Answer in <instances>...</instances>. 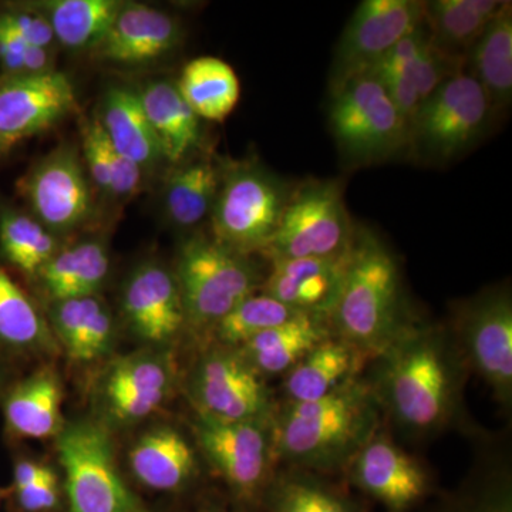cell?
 <instances>
[{"label":"cell","instance_id":"6da1fadb","mask_svg":"<svg viewBox=\"0 0 512 512\" xmlns=\"http://www.w3.org/2000/svg\"><path fill=\"white\" fill-rule=\"evenodd\" d=\"M404 296L399 264L375 232L357 225L348 272L332 316L353 348L393 343L402 330Z\"/></svg>","mask_w":512,"mask_h":512},{"label":"cell","instance_id":"7a4b0ae2","mask_svg":"<svg viewBox=\"0 0 512 512\" xmlns=\"http://www.w3.org/2000/svg\"><path fill=\"white\" fill-rule=\"evenodd\" d=\"M329 127L348 167L387 163L409 150V123L372 72L330 90Z\"/></svg>","mask_w":512,"mask_h":512},{"label":"cell","instance_id":"3957f363","mask_svg":"<svg viewBox=\"0 0 512 512\" xmlns=\"http://www.w3.org/2000/svg\"><path fill=\"white\" fill-rule=\"evenodd\" d=\"M494 120L483 87L461 70L421 101L409 124L407 156L424 165L450 164L473 150Z\"/></svg>","mask_w":512,"mask_h":512},{"label":"cell","instance_id":"277c9868","mask_svg":"<svg viewBox=\"0 0 512 512\" xmlns=\"http://www.w3.org/2000/svg\"><path fill=\"white\" fill-rule=\"evenodd\" d=\"M293 185L256 161L222 165L220 190L210 215L212 238L239 254L264 252Z\"/></svg>","mask_w":512,"mask_h":512},{"label":"cell","instance_id":"5b68a950","mask_svg":"<svg viewBox=\"0 0 512 512\" xmlns=\"http://www.w3.org/2000/svg\"><path fill=\"white\" fill-rule=\"evenodd\" d=\"M247 256L214 238L192 237L181 245L174 275L187 323L212 328L254 295L261 278Z\"/></svg>","mask_w":512,"mask_h":512},{"label":"cell","instance_id":"8992f818","mask_svg":"<svg viewBox=\"0 0 512 512\" xmlns=\"http://www.w3.org/2000/svg\"><path fill=\"white\" fill-rule=\"evenodd\" d=\"M357 224L345 202L342 180L293 185L279 227L264 254L271 259L326 258L352 248Z\"/></svg>","mask_w":512,"mask_h":512},{"label":"cell","instance_id":"52a82bcc","mask_svg":"<svg viewBox=\"0 0 512 512\" xmlns=\"http://www.w3.org/2000/svg\"><path fill=\"white\" fill-rule=\"evenodd\" d=\"M56 439L66 512H148L121 477L104 424L73 421L64 424Z\"/></svg>","mask_w":512,"mask_h":512},{"label":"cell","instance_id":"ba28073f","mask_svg":"<svg viewBox=\"0 0 512 512\" xmlns=\"http://www.w3.org/2000/svg\"><path fill=\"white\" fill-rule=\"evenodd\" d=\"M370 421L369 396L346 384L323 399L292 403L276 430V444L286 457L318 463L352 447Z\"/></svg>","mask_w":512,"mask_h":512},{"label":"cell","instance_id":"9c48e42d","mask_svg":"<svg viewBox=\"0 0 512 512\" xmlns=\"http://www.w3.org/2000/svg\"><path fill=\"white\" fill-rule=\"evenodd\" d=\"M387 376V394L397 416L416 429L439 423L450 402L446 357L433 336L400 340Z\"/></svg>","mask_w":512,"mask_h":512},{"label":"cell","instance_id":"30bf717a","mask_svg":"<svg viewBox=\"0 0 512 512\" xmlns=\"http://www.w3.org/2000/svg\"><path fill=\"white\" fill-rule=\"evenodd\" d=\"M424 25L420 0H363L336 46L330 90L355 74L369 72L403 37Z\"/></svg>","mask_w":512,"mask_h":512},{"label":"cell","instance_id":"8fae6325","mask_svg":"<svg viewBox=\"0 0 512 512\" xmlns=\"http://www.w3.org/2000/svg\"><path fill=\"white\" fill-rule=\"evenodd\" d=\"M72 80L57 70L0 79V156L76 109Z\"/></svg>","mask_w":512,"mask_h":512},{"label":"cell","instance_id":"7c38bea8","mask_svg":"<svg viewBox=\"0 0 512 512\" xmlns=\"http://www.w3.org/2000/svg\"><path fill=\"white\" fill-rule=\"evenodd\" d=\"M190 393L198 414L221 421H262L268 392L259 373L241 353L214 352L192 373Z\"/></svg>","mask_w":512,"mask_h":512},{"label":"cell","instance_id":"4fadbf2b","mask_svg":"<svg viewBox=\"0 0 512 512\" xmlns=\"http://www.w3.org/2000/svg\"><path fill=\"white\" fill-rule=\"evenodd\" d=\"M89 174L76 148L59 147L26 175L22 190L43 227L67 231L92 214Z\"/></svg>","mask_w":512,"mask_h":512},{"label":"cell","instance_id":"5bb4252c","mask_svg":"<svg viewBox=\"0 0 512 512\" xmlns=\"http://www.w3.org/2000/svg\"><path fill=\"white\" fill-rule=\"evenodd\" d=\"M174 367L163 352H137L111 363L100 382L101 412L113 424L147 419L170 396Z\"/></svg>","mask_w":512,"mask_h":512},{"label":"cell","instance_id":"9a60e30c","mask_svg":"<svg viewBox=\"0 0 512 512\" xmlns=\"http://www.w3.org/2000/svg\"><path fill=\"white\" fill-rule=\"evenodd\" d=\"M195 434L205 456L242 501L255 500L268 470L262 421H221L198 414Z\"/></svg>","mask_w":512,"mask_h":512},{"label":"cell","instance_id":"2e32d148","mask_svg":"<svg viewBox=\"0 0 512 512\" xmlns=\"http://www.w3.org/2000/svg\"><path fill=\"white\" fill-rule=\"evenodd\" d=\"M121 308L134 335L150 345H167L187 325L174 272L157 262L131 272L121 293Z\"/></svg>","mask_w":512,"mask_h":512},{"label":"cell","instance_id":"e0dca14e","mask_svg":"<svg viewBox=\"0 0 512 512\" xmlns=\"http://www.w3.org/2000/svg\"><path fill=\"white\" fill-rule=\"evenodd\" d=\"M350 249L326 258L271 259L266 295L298 312L330 315L348 272Z\"/></svg>","mask_w":512,"mask_h":512},{"label":"cell","instance_id":"ac0fdd59","mask_svg":"<svg viewBox=\"0 0 512 512\" xmlns=\"http://www.w3.org/2000/svg\"><path fill=\"white\" fill-rule=\"evenodd\" d=\"M181 39L183 28L174 16L143 3H123L93 50L107 62L137 66L167 56Z\"/></svg>","mask_w":512,"mask_h":512},{"label":"cell","instance_id":"d6986e66","mask_svg":"<svg viewBox=\"0 0 512 512\" xmlns=\"http://www.w3.org/2000/svg\"><path fill=\"white\" fill-rule=\"evenodd\" d=\"M464 342L471 362L501 396L512 386V305L507 292L490 293L468 309Z\"/></svg>","mask_w":512,"mask_h":512},{"label":"cell","instance_id":"ffe728a7","mask_svg":"<svg viewBox=\"0 0 512 512\" xmlns=\"http://www.w3.org/2000/svg\"><path fill=\"white\" fill-rule=\"evenodd\" d=\"M353 476L357 487L390 512H406L427 491V477L412 457L386 439L367 443L357 457Z\"/></svg>","mask_w":512,"mask_h":512},{"label":"cell","instance_id":"44dd1931","mask_svg":"<svg viewBox=\"0 0 512 512\" xmlns=\"http://www.w3.org/2000/svg\"><path fill=\"white\" fill-rule=\"evenodd\" d=\"M62 403V380L55 369L43 367L10 390L5 400L6 426L23 439L57 437L64 427Z\"/></svg>","mask_w":512,"mask_h":512},{"label":"cell","instance_id":"7402d4cb","mask_svg":"<svg viewBox=\"0 0 512 512\" xmlns=\"http://www.w3.org/2000/svg\"><path fill=\"white\" fill-rule=\"evenodd\" d=\"M130 467L141 484L156 491H180L197 471L194 448L173 427H157L138 439L130 451Z\"/></svg>","mask_w":512,"mask_h":512},{"label":"cell","instance_id":"603a6c76","mask_svg":"<svg viewBox=\"0 0 512 512\" xmlns=\"http://www.w3.org/2000/svg\"><path fill=\"white\" fill-rule=\"evenodd\" d=\"M161 154L170 163H183L200 148L201 119L181 96L177 83L157 80L138 92Z\"/></svg>","mask_w":512,"mask_h":512},{"label":"cell","instance_id":"cb8c5ba5","mask_svg":"<svg viewBox=\"0 0 512 512\" xmlns=\"http://www.w3.org/2000/svg\"><path fill=\"white\" fill-rule=\"evenodd\" d=\"M463 70L483 87L494 119L512 101V3L505 2L483 35L468 50Z\"/></svg>","mask_w":512,"mask_h":512},{"label":"cell","instance_id":"d4e9b609","mask_svg":"<svg viewBox=\"0 0 512 512\" xmlns=\"http://www.w3.org/2000/svg\"><path fill=\"white\" fill-rule=\"evenodd\" d=\"M503 0H433L424 2V26L431 46L464 64L471 46L504 8Z\"/></svg>","mask_w":512,"mask_h":512},{"label":"cell","instance_id":"484cf974","mask_svg":"<svg viewBox=\"0 0 512 512\" xmlns=\"http://www.w3.org/2000/svg\"><path fill=\"white\" fill-rule=\"evenodd\" d=\"M97 119L111 146L143 170L163 158L138 92L127 87H111L104 96Z\"/></svg>","mask_w":512,"mask_h":512},{"label":"cell","instance_id":"4316f807","mask_svg":"<svg viewBox=\"0 0 512 512\" xmlns=\"http://www.w3.org/2000/svg\"><path fill=\"white\" fill-rule=\"evenodd\" d=\"M329 335L320 316L298 313L282 325L265 330L242 346L241 355L256 372L278 375L301 362Z\"/></svg>","mask_w":512,"mask_h":512},{"label":"cell","instance_id":"83f0119b","mask_svg":"<svg viewBox=\"0 0 512 512\" xmlns=\"http://www.w3.org/2000/svg\"><path fill=\"white\" fill-rule=\"evenodd\" d=\"M110 258L103 244L83 241L57 251L36 278L53 302L96 296L107 275Z\"/></svg>","mask_w":512,"mask_h":512},{"label":"cell","instance_id":"f1b7e54d","mask_svg":"<svg viewBox=\"0 0 512 512\" xmlns=\"http://www.w3.org/2000/svg\"><path fill=\"white\" fill-rule=\"evenodd\" d=\"M177 87L201 120L217 123L227 119L241 97V83L231 64L212 56L188 62Z\"/></svg>","mask_w":512,"mask_h":512},{"label":"cell","instance_id":"f546056e","mask_svg":"<svg viewBox=\"0 0 512 512\" xmlns=\"http://www.w3.org/2000/svg\"><path fill=\"white\" fill-rule=\"evenodd\" d=\"M222 164L211 157L191 158L168 178L165 212L174 225L192 228L210 218L220 190Z\"/></svg>","mask_w":512,"mask_h":512},{"label":"cell","instance_id":"4dcf8cb0","mask_svg":"<svg viewBox=\"0 0 512 512\" xmlns=\"http://www.w3.org/2000/svg\"><path fill=\"white\" fill-rule=\"evenodd\" d=\"M355 363L352 345L345 340L325 339L289 370L286 393L292 403L323 399L348 384Z\"/></svg>","mask_w":512,"mask_h":512},{"label":"cell","instance_id":"1f68e13d","mask_svg":"<svg viewBox=\"0 0 512 512\" xmlns=\"http://www.w3.org/2000/svg\"><path fill=\"white\" fill-rule=\"evenodd\" d=\"M123 3L117 0H50L37 3L57 42L67 49H94L106 35Z\"/></svg>","mask_w":512,"mask_h":512},{"label":"cell","instance_id":"d6a6232c","mask_svg":"<svg viewBox=\"0 0 512 512\" xmlns=\"http://www.w3.org/2000/svg\"><path fill=\"white\" fill-rule=\"evenodd\" d=\"M0 342L12 349L52 352L53 339L35 302L0 266Z\"/></svg>","mask_w":512,"mask_h":512},{"label":"cell","instance_id":"836d02e7","mask_svg":"<svg viewBox=\"0 0 512 512\" xmlns=\"http://www.w3.org/2000/svg\"><path fill=\"white\" fill-rule=\"evenodd\" d=\"M56 252V238L39 221L12 208H0V254L10 265L36 278Z\"/></svg>","mask_w":512,"mask_h":512},{"label":"cell","instance_id":"e575fe53","mask_svg":"<svg viewBox=\"0 0 512 512\" xmlns=\"http://www.w3.org/2000/svg\"><path fill=\"white\" fill-rule=\"evenodd\" d=\"M298 313L303 312L289 308L266 293H254L218 320L212 329L222 345L242 348L265 330L282 325Z\"/></svg>","mask_w":512,"mask_h":512},{"label":"cell","instance_id":"d590c367","mask_svg":"<svg viewBox=\"0 0 512 512\" xmlns=\"http://www.w3.org/2000/svg\"><path fill=\"white\" fill-rule=\"evenodd\" d=\"M272 512H360L357 507L322 485L285 480L271 494Z\"/></svg>","mask_w":512,"mask_h":512},{"label":"cell","instance_id":"8d00e7d4","mask_svg":"<svg viewBox=\"0 0 512 512\" xmlns=\"http://www.w3.org/2000/svg\"><path fill=\"white\" fill-rule=\"evenodd\" d=\"M0 66L5 76L35 74L52 70L50 50L29 45L0 18Z\"/></svg>","mask_w":512,"mask_h":512},{"label":"cell","instance_id":"74e56055","mask_svg":"<svg viewBox=\"0 0 512 512\" xmlns=\"http://www.w3.org/2000/svg\"><path fill=\"white\" fill-rule=\"evenodd\" d=\"M83 158L87 174L92 177L100 190L111 195L113 146L104 133V128L97 116L84 128Z\"/></svg>","mask_w":512,"mask_h":512},{"label":"cell","instance_id":"f35d334b","mask_svg":"<svg viewBox=\"0 0 512 512\" xmlns=\"http://www.w3.org/2000/svg\"><path fill=\"white\" fill-rule=\"evenodd\" d=\"M84 335L70 359L74 362L89 363L106 356L113 348L114 323L107 306L99 298L94 302L92 313L87 320Z\"/></svg>","mask_w":512,"mask_h":512},{"label":"cell","instance_id":"ab89813d","mask_svg":"<svg viewBox=\"0 0 512 512\" xmlns=\"http://www.w3.org/2000/svg\"><path fill=\"white\" fill-rule=\"evenodd\" d=\"M0 18L29 45L50 50L56 42L49 20L35 6H9L0 10Z\"/></svg>","mask_w":512,"mask_h":512},{"label":"cell","instance_id":"60d3db41","mask_svg":"<svg viewBox=\"0 0 512 512\" xmlns=\"http://www.w3.org/2000/svg\"><path fill=\"white\" fill-rule=\"evenodd\" d=\"M369 72L375 74L376 79L382 84L384 92L392 100L394 107L399 110L403 119L410 124L414 114L419 110L421 100L409 80L402 73L397 72L392 67L383 66V64H376Z\"/></svg>","mask_w":512,"mask_h":512},{"label":"cell","instance_id":"b9f144b4","mask_svg":"<svg viewBox=\"0 0 512 512\" xmlns=\"http://www.w3.org/2000/svg\"><path fill=\"white\" fill-rule=\"evenodd\" d=\"M13 491L16 504L23 512H50L59 505V477L52 467L33 483Z\"/></svg>","mask_w":512,"mask_h":512},{"label":"cell","instance_id":"7bdbcfd3","mask_svg":"<svg viewBox=\"0 0 512 512\" xmlns=\"http://www.w3.org/2000/svg\"><path fill=\"white\" fill-rule=\"evenodd\" d=\"M494 512H510V507L504 505V507H501L500 510H495Z\"/></svg>","mask_w":512,"mask_h":512},{"label":"cell","instance_id":"ee69618b","mask_svg":"<svg viewBox=\"0 0 512 512\" xmlns=\"http://www.w3.org/2000/svg\"><path fill=\"white\" fill-rule=\"evenodd\" d=\"M0 384H2V369H0Z\"/></svg>","mask_w":512,"mask_h":512},{"label":"cell","instance_id":"f6af8a7d","mask_svg":"<svg viewBox=\"0 0 512 512\" xmlns=\"http://www.w3.org/2000/svg\"><path fill=\"white\" fill-rule=\"evenodd\" d=\"M0 498H2V493H0Z\"/></svg>","mask_w":512,"mask_h":512}]
</instances>
